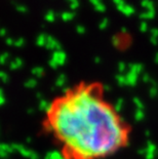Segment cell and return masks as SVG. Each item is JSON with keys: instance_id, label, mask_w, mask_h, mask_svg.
<instances>
[{"instance_id": "6", "label": "cell", "mask_w": 158, "mask_h": 159, "mask_svg": "<svg viewBox=\"0 0 158 159\" xmlns=\"http://www.w3.org/2000/svg\"><path fill=\"white\" fill-rule=\"evenodd\" d=\"M59 16V14H57L55 12H53V10H49V12H46V14L44 16V19L46 22L48 23H53L56 21V18Z\"/></svg>"}, {"instance_id": "24", "label": "cell", "mask_w": 158, "mask_h": 159, "mask_svg": "<svg viewBox=\"0 0 158 159\" xmlns=\"http://www.w3.org/2000/svg\"><path fill=\"white\" fill-rule=\"evenodd\" d=\"M69 159H79V158H69Z\"/></svg>"}, {"instance_id": "13", "label": "cell", "mask_w": 158, "mask_h": 159, "mask_svg": "<svg viewBox=\"0 0 158 159\" xmlns=\"http://www.w3.org/2000/svg\"><path fill=\"white\" fill-rule=\"evenodd\" d=\"M79 7V1L78 0H73L72 2H70V8L71 9H77Z\"/></svg>"}, {"instance_id": "18", "label": "cell", "mask_w": 158, "mask_h": 159, "mask_svg": "<svg viewBox=\"0 0 158 159\" xmlns=\"http://www.w3.org/2000/svg\"><path fill=\"white\" fill-rule=\"evenodd\" d=\"M14 40L12 39V38L10 37L6 38V44H8V45H14Z\"/></svg>"}, {"instance_id": "15", "label": "cell", "mask_w": 158, "mask_h": 159, "mask_svg": "<svg viewBox=\"0 0 158 159\" xmlns=\"http://www.w3.org/2000/svg\"><path fill=\"white\" fill-rule=\"evenodd\" d=\"M8 53H3V55H0V63L1 64H4L6 61H7V59H8Z\"/></svg>"}, {"instance_id": "11", "label": "cell", "mask_w": 158, "mask_h": 159, "mask_svg": "<svg viewBox=\"0 0 158 159\" xmlns=\"http://www.w3.org/2000/svg\"><path fill=\"white\" fill-rule=\"evenodd\" d=\"M16 8L18 12H22V14H26V12H28V8L26 7V5H23V4H17Z\"/></svg>"}, {"instance_id": "21", "label": "cell", "mask_w": 158, "mask_h": 159, "mask_svg": "<svg viewBox=\"0 0 158 159\" xmlns=\"http://www.w3.org/2000/svg\"><path fill=\"white\" fill-rule=\"evenodd\" d=\"M90 2L92 3V5H97V4H99V3H101L102 2V0H89Z\"/></svg>"}, {"instance_id": "12", "label": "cell", "mask_w": 158, "mask_h": 159, "mask_svg": "<svg viewBox=\"0 0 158 159\" xmlns=\"http://www.w3.org/2000/svg\"><path fill=\"white\" fill-rule=\"evenodd\" d=\"M24 44H25V39H24V38H19V39L14 40V45L17 47H22Z\"/></svg>"}, {"instance_id": "16", "label": "cell", "mask_w": 158, "mask_h": 159, "mask_svg": "<svg viewBox=\"0 0 158 159\" xmlns=\"http://www.w3.org/2000/svg\"><path fill=\"white\" fill-rule=\"evenodd\" d=\"M76 31H77V33H78V34H84V33H85V28H84L83 26H81V25H78L76 27Z\"/></svg>"}, {"instance_id": "19", "label": "cell", "mask_w": 158, "mask_h": 159, "mask_svg": "<svg viewBox=\"0 0 158 159\" xmlns=\"http://www.w3.org/2000/svg\"><path fill=\"white\" fill-rule=\"evenodd\" d=\"M114 3L116 4V6H120V5H123V0H113Z\"/></svg>"}, {"instance_id": "10", "label": "cell", "mask_w": 158, "mask_h": 159, "mask_svg": "<svg viewBox=\"0 0 158 159\" xmlns=\"http://www.w3.org/2000/svg\"><path fill=\"white\" fill-rule=\"evenodd\" d=\"M95 9H96L97 12H104L106 10V6H105V4H104L103 2H101V3L95 5Z\"/></svg>"}, {"instance_id": "4", "label": "cell", "mask_w": 158, "mask_h": 159, "mask_svg": "<svg viewBox=\"0 0 158 159\" xmlns=\"http://www.w3.org/2000/svg\"><path fill=\"white\" fill-rule=\"evenodd\" d=\"M47 38H48V36L46 35V34H39L37 37V39H36V44H37L38 46L42 47V46H45V44H46V41H47Z\"/></svg>"}, {"instance_id": "23", "label": "cell", "mask_w": 158, "mask_h": 159, "mask_svg": "<svg viewBox=\"0 0 158 159\" xmlns=\"http://www.w3.org/2000/svg\"><path fill=\"white\" fill-rule=\"evenodd\" d=\"M67 1H70V2H72V1H73V0H67Z\"/></svg>"}, {"instance_id": "8", "label": "cell", "mask_w": 158, "mask_h": 159, "mask_svg": "<svg viewBox=\"0 0 158 159\" xmlns=\"http://www.w3.org/2000/svg\"><path fill=\"white\" fill-rule=\"evenodd\" d=\"M22 65H23V61L21 59H16L14 61H12L10 63V69L12 70H16V69L22 67Z\"/></svg>"}, {"instance_id": "14", "label": "cell", "mask_w": 158, "mask_h": 159, "mask_svg": "<svg viewBox=\"0 0 158 159\" xmlns=\"http://www.w3.org/2000/svg\"><path fill=\"white\" fill-rule=\"evenodd\" d=\"M42 72H43V69L40 68V67L34 68L33 70H32V73L35 74V75H37V76H41V75H42Z\"/></svg>"}, {"instance_id": "20", "label": "cell", "mask_w": 158, "mask_h": 159, "mask_svg": "<svg viewBox=\"0 0 158 159\" xmlns=\"http://www.w3.org/2000/svg\"><path fill=\"white\" fill-rule=\"evenodd\" d=\"M6 33H7V31H6V29H4V28H2V29H0V36L1 37H3V36L6 35Z\"/></svg>"}, {"instance_id": "22", "label": "cell", "mask_w": 158, "mask_h": 159, "mask_svg": "<svg viewBox=\"0 0 158 159\" xmlns=\"http://www.w3.org/2000/svg\"><path fill=\"white\" fill-rule=\"evenodd\" d=\"M121 31H122V33H125V31H126V30H125V29H124V28H123V29H122V30H121Z\"/></svg>"}, {"instance_id": "17", "label": "cell", "mask_w": 158, "mask_h": 159, "mask_svg": "<svg viewBox=\"0 0 158 159\" xmlns=\"http://www.w3.org/2000/svg\"><path fill=\"white\" fill-rule=\"evenodd\" d=\"M119 42H120V41H119L118 36H114V37L112 38V43H113L114 46H116V47L119 46Z\"/></svg>"}, {"instance_id": "7", "label": "cell", "mask_w": 158, "mask_h": 159, "mask_svg": "<svg viewBox=\"0 0 158 159\" xmlns=\"http://www.w3.org/2000/svg\"><path fill=\"white\" fill-rule=\"evenodd\" d=\"M117 8H118V10H120L121 12L127 14V16H129L131 12H133V9H131L129 6L124 5V4H123V5H120V6H117Z\"/></svg>"}, {"instance_id": "3", "label": "cell", "mask_w": 158, "mask_h": 159, "mask_svg": "<svg viewBox=\"0 0 158 159\" xmlns=\"http://www.w3.org/2000/svg\"><path fill=\"white\" fill-rule=\"evenodd\" d=\"M45 47L47 49H53L55 51L57 50H61V44L59 41L55 39L53 37L51 36H48L47 38V41H46V44H45Z\"/></svg>"}, {"instance_id": "9", "label": "cell", "mask_w": 158, "mask_h": 159, "mask_svg": "<svg viewBox=\"0 0 158 159\" xmlns=\"http://www.w3.org/2000/svg\"><path fill=\"white\" fill-rule=\"evenodd\" d=\"M108 25H109V20H108V19H103V20L101 21V23H100L99 28L101 30H105L106 28L108 27Z\"/></svg>"}, {"instance_id": "5", "label": "cell", "mask_w": 158, "mask_h": 159, "mask_svg": "<svg viewBox=\"0 0 158 159\" xmlns=\"http://www.w3.org/2000/svg\"><path fill=\"white\" fill-rule=\"evenodd\" d=\"M75 17V12H65L61 14V19H62L64 22H69V21H72Z\"/></svg>"}, {"instance_id": "2", "label": "cell", "mask_w": 158, "mask_h": 159, "mask_svg": "<svg viewBox=\"0 0 158 159\" xmlns=\"http://www.w3.org/2000/svg\"><path fill=\"white\" fill-rule=\"evenodd\" d=\"M67 59L66 53H64L63 50H57L53 53V58L49 61V66L53 68H57L59 66H62L63 64H65Z\"/></svg>"}, {"instance_id": "1", "label": "cell", "mask_w": 158, "mask_h": 159, "mask_svg": "<svg viewBox=\"0 0 158 159\" xmlns=\"http://www.w3.org/2000/svg\"><path fill=\"white\" fill-rule=\"evenodd\" d=\"M47 124L64 144L65 157L97 159L128 144L131 127L102 96V87L82 84L49 107Z\"/></svg>"}]
</instances>
